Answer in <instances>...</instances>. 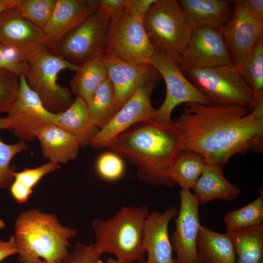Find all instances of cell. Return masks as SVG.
Returning a JSON list of instances; mask_svg holds the SVG:
<instances>
[{
	"instance_id": "obj_1",
	"label": "cell",
	"mask_w": 263,
	"mask_h": 263,
	"mask_svg": "<svg viewBox=\"0 0 263 263\" xmlns=\"http://www.w3.org/2000/svg\"><path fill=\"white\" fill-rule=\"evenodd\" d=\"M181 150L221 167L234 155L261 153L263 147V99L252 110L238 105L188 103L175 120Z\"/></svg>"
},
{
	"instance_id": "obj_2",
	"label": "cell",
	"mask_w": 263,
	"mask_h": 263,
	"mask_svg": "<svg viewBox=\"0 0 263 263\" xmlns=\"http://www.w3.org/2000/svg\"><path fill=\"white\" fill-rule=\"evenodd\" d=\"M106 148L134 165L139 179L149 184L173 187V167L182 150L174 120L137 123L120 133Z\"/></svg>"
},
{
	"instance_id": "obj_3",
	"label": "cell",
	"mask_w": 263,
	"mask_h": 263,
	"mask_svg": "<svg viewBox=\"0 0 263 263\" xmlns=\"http://www.w3.org/2000/svg\"><path fill=\"white\" fill-rule=\"evenodd\" d=\"M77 234L60 224L54 214L37 209L24 210L15 223V243L20 263L64 261L70 240Z\"/></svg>"
},
{
	"instance_id": "obj_4",
	"label": "cell",
	"mask_w": 263,
	"mask_h": 263,
	"mask_svg": "<svg viewBox=\"0 0 263 263\" xmlns=\"http://www.w3.org/2000/svg\"><path fill=\"white\" fill-rule=\"evenodd\" d=\"M149 214L145 206H124L108 220H94L92 224L95 235L94 246L102 254H113L122 262L144 261L143 230Z\"/></svg>"
},
{
	"instance_id": "obj_5",
	"label": "cell",
	"mask_w": 263,
	"mask_h": 263,
	"mask_svg": "<svg viewBox=\"0 0 263 263\" xmlns=\"http://www.w3.org/2000/svg\"><path fill=\"white\" fill-rule=\"evenodd\" d=\"M143 23L155 51L175 58L186 48L193 30L177 0H156Z\"/></svg>"
},
{
	"instance_id": "obj_6",
	"label": "cell",
	"mask_w": 263,
	"mask_h": 263,
	"mask_svg": "<svg viewBox=\"0 0 263 263\" xmlns=\"http://www.w3.org/2000/svg\"><path fill=\"white\" fill-rule=\"evenodd\" d=\"M181 69L213 105H238L252 110L257 104L253 91L234 64Z\"/></svg>"
},
{
	"instance_id": "obj_7",
	"label": "cell",
	"mask_w": 263,
	"mask_h": 263,
	"mask_svg": "<svg viewBox=\"0 0 263 263\" xmlns=\"http://www.w3.org/2000/svg\"><path fill=\"white\" fill-rule=\"evenodd\" d=\"M29 64L25 76L27 84L38 94L45 108L54 113L66 110L75 99L70 89L58 83V75L65 70L76 72L80 66L48 51Z\"/></svg>"
},
{
	"instance_id": "obj_8",
	"label": "cell",
	"mask_w": 263,
	"mask_h": 263,
	"mask_svg": "<svg viewBox=\"0 0 263 263\" xmlns=\"http://www.w3.org/2000/svg\"><path fill=\"white\" fill-rule=\"evenodd\" d=\"M161 77L153 67L128 100L91 139L89 145L96 148H106L112 140L133 125L153 120L157 110L152 105L151 95Z\"/></svg>"
},
{
	"instance_id": "obj_9",
	"label": "cell",
	"mask_w": 263,
	"mask_h": 263,
	"mask_svg": "<svg viewBox=\"0 0 263 263\" xmlns=\"http://www.w3.org/2000/svg\"><path fill=\"white\" fill-rule=\"evenodd\" d=\"M155 51L143 21L130 16L126 11L111 19L105 54L130 63L141 64H149Z\"/></svg>"
},
{
	"instance_id": "obj_10",
	"label": "cell",
	"mask_w": 263,
	"mask_h": 263,
	"mask_svg": "<svg viewBox=\"0 0 263 263\" xmlns=\"http://www.w3.org/2000/svg\"><path fill=\"white\" fill-rule=\"evenodd\" d=\"M111 19L97 12L66 34L51 53L80 66L105 53Z\"/></svg>"
},
{
	"instance_id": "obj_11",
	"label": "cell",
	"mask_w": 263,
	"mask_h": 263,
	"mask_svg": "<svg viewBox=\"0 0 263 263\" xmlns=\"http://www.w3.org/2000/svg\"><path fill=\"white\" fill-rule=\"evenodd\" d=\"M149 64L159 72L166 86L165 100L157 110L153 120L162 122L172 120L171 115L173 110L182 103L212 104L210 100L187 78L175 57L155 51Z\"/></svg>"
},
{
	"instance_id": "obj_12",
	"label": "cell",
	"mask_w": 263,
	"mask_h": 263,
	"mask_svg": "<svg viewBox=\"0 0 263 263\" xmlns=\"http://www.w3.org/2000/svg\"><path fill=\"white\" fill-rule=\"evenodd\" d=\"M3 117L5 129L24 141H33L44 126L55 124L57 113L44 106L38 94L28 86L25 76H19V90L11 109Z\"/></svg>"
},
{
	"instance_id": "obj_13",
	"label": "cell",
	"mask_w": 263,
	"mask_h": 263,
	"mask_svg": "<svg viewBox=\"0 0 263 263\" xmlns=\"http://www.w3.org/2000/svg\"><path fill=\"white\" fill-rule=\"evenodd\" d=\"M181 69H202L233 64L221 28L193 29L189 40L175 57Z\"/></svg>"
},
{
	"instance_id": "obj_14",
	"label": "cell",
	"mask_w": 263,
	"mask_h": 263,
	"mask_svg": "<svg viewBox=\"0 0 263 263\" xmlns=\"http://www.w3.org/2000/svg\"><path fill=\"white\" fill-rule=\"evenodd\" d=\"M16 6L0 15V40L29 63L48 51L46 38L43 30L22 18Z\"/></svg>"
},
{
	"instance_id": "obj_15",
	"label": "cell",
	"mask_w": 263,
	"mask_h": 263,
	"mask_svg": "<svg viewBox=\"0 0 263 263\" xmlns=\"http://www.w3.org/2000/svg\"><path fill=\"white\" fill-rule=\"evenodd\" d=\"M232 15L221 31L235 65L239 71L242 62L257 41L263 37V24L250 14L246 0H234Z\"/></svg>"
},
{
	"instance_id": "obj_16",
	"label": "cell",
	"mask_w": 263,
	"mask_h": 263,
	"mask_svg": "<svg viewBox=\"0 0 263 263\" xmlns=\"http://www.w3.org/2000/svg\"><path fill=\"white\" fill-rule=\"evenodd\" d=\"M180 207L175 217V229L170 237L176 263H198L197 239L201 224L199 204L190 190L180 192Z\"/></svg>"
},
{
	"instance_id": "obj_17",
	"label": "cell",
	"mask_w": 263,
	"mask_h": 263,
	"mask_svg": "<svg viewBox=\"0 0 263 263\" xmlns=\"http://www.w3.org/2000/svg\"><path fill=\"white\" fill-rule=\"evenodd\" d=\"M97 0H56L52 15L43 29L51 52L69 32L94 15Z\"/></svg>"
},
{
	"instance_id": "obj_18",
	"label": "cell",
	"mask_w": 263,
	"mask_h": 263,
	"mask_svg": "<svg viewBox=\"0 0 263 263\" xmlns=\"http://www.w3.org/2000/svg\"><path fill=\"white\" fill-rule=\"evenodd\" d=\"M178 210L171 207L163 213L153 211L149 213L144 224L143 248L148 254L147 263H176L172 257V246L169 235L170 221Z\"/></svg>"
},
{
	"instance_id": "obj_19",
	"label": "cell",
	"mask_w": 263,
	"mask_h": 263,
	"mask_svg": "<svg viewBox=\"0 0 263 263\" xmlns=\"http://www.w3.org/2000/svg\"><path fill=\"white\" fill-rule=\"evenodd\" d=\"M101 58L106 67L108 78L114 89L116 113L149 75L153 67L149 63H130L105 53Z\"/></svg>"
},
{
	"instance_id": "obj_20",
	"label": "cell",
	"mask_w": 263,
	"mask_h": 263,
	"mask_svg": "<svg viewBox=\"0 0 263 263\" xmlns=\"http://www.w3.org/2000/svg\"><path fill=\"white\" fill-rule=\"evenodd\" d=\"M192 28H221L232 14L231 1L226 0H179Z\"/></svg>"
},
{
	"instance_id": "obj_21",
	"label": "cell",
	"mask_w": 263,
	"mask_h": 263,
	"mask_svg": "<svg viewBox=\"0 0 263 263\" xmlns=\"http://www.w3.org/2000/svg\"><path fill=\"white\" fill-rule=\"evenodd\" d=\"M192 189L193 195L199 205L215 199L234 200L241 193L239 188L225 178L222 167L215 164H206Z\"/></svg>"
},
{
	"instance_id": "obj_22",
	"label": "cell",
	"mask_w": 263,
	"mask_h": 263,
	"mask_svg": "<svg viewBox=\"0 0 263 263\" xmlns=\"http://www.w3.org/2000/svg\"><path fill=\"white\" fill-rule=\"evenodd\" d=\"M37 138L44 157L58 164L75 159L81 147L75 136L55 124L43 127Z\"/></svg>"
},
{
	"instance_id": "obj_23",
	"label": "cell",
	"mask_w": 263,
	"mask_h": 263,
	"mask_svg": "<svg viewBox=\"0 0 263 263\" xmlns=\"http://www.w3.org/2000/svg\"><path fill=\"white\" fill-rule=\"evenodd\" d=\"M198 263H236V253L230 235L201 225L197 239Z\"/></svg>"
},
{
	"instance_id": "obj_24",
	"label": "cell",
	"mask_w": 263,
	"mask_h": 263,
	"mask_svg": "<svg viewBox=\"0 0 263 263\" xmlns=\"http://www.w3.org/2000/svg\"><path fill=\"white\" fill-rule=\"evenodd\" d=\"M55 124L75 136L81 147L89 145L99 130L90 117L87 103L79 96L66 110L57 113Z\"/></svg>"
},
{
	"instance_id": "obj_25",
	"label": "cell",
	"mask_w": 263,
	"mask_h": 263,
	"mask_svg": "<svg viewBox=\"0 0 263 263\" xmlns=\"http://www.w3.org/2000/svg\"><path fill=\"white\" fill-rule=\"evenodd\" d=\"M108 78L105 65L101 57H96L80 66L70 81L71 91L88 103L95 92Z\"/></svg>"
},
{
	"instance_id": "obj_26",
	"label": "cell",
	"mask_w": 263,
	"mask_h": 263,
	"mask_svg": "<svg viewBox=\"0 0 263 263\" xmlns=\"http://www.w3.org/2000/svg\"><path fill=\"white\" fill-rule=\"evenodd\" d=\"M227 233L238 256L236 263H263V223Z\"/></svg>"
},
{
	"instance_id": "obj_27",
	"label": "cell",
	"mask_w": 263,
	"mask_h": 263,
	"mask_svg": "<svg viewBox=\"0 0 263 263\" xmlns=\"http://www.w3.org/2000/svg\"><path fill=\"white\" fill-rule=\"evenodd\" d=\"M60 167L59 164L49 161L35 168H25L21 171H16L14 181L9 187L11 195L18 203L27 202L34 188L41 179Z\"/></svg>"
},
{
	"instance_id": "obj_28",
	"label": "cell",
	"mask_w": 263,
	"mask_h": 263,
	"mask_svg": "<svg viewBox=\"0 0 263 263\" xmlns=\"http://www.w3.org/2000/svg\"><path fill=\"white\" fill-rule=\"evenodd\" d=\"M90 117L99 130L105 126L116 113L115 91L107 78L87 103Z\"/></svg>"
},
{
	"instance_id": "obj_29",
	"label": "cell",
	"mask_w": 263,
	"mask_h": 263,
	"mask_svg": "<svg viewBox=\"0 0 263 263\" xmlns=\"http://www.w3.org/2000/svg\"><path fill=\"white\" fill-rule=\"evenodd\" d=\"M206 164L203 157L195 152L184 150L179 152L174 163L173 174L181 189H192Z\"/></svg>"
},
{
	"instance_id": "obj_30",
	"label": "cell",
	"mask_w": 263,
	"mask_h": 263,
	"mask_svg": "<svg viewBox=\"0 0 263 263\" xmlns=\"http://www.w3.org/2000/svg\"><path fill=\"white\" fill-rule=\"evenodd\" d=\"M257 101L263 99V37L244 59L239 70Z\"/></svg>"
},
{
	"instance_id": "obj_31",
	"label": "cell",
	"mask_w": 263,
	"mask_h": 263,
	"mask_svg": "<svg viewBox=\"0 0 263 263\" xmlns=\"http://www.w3.org/2000/svg\"><path fill=\"white\" fill-rule=\"evenodd\" d=\"M240 208L228 211L224 218L226 233L250 227L263 223V195Z\"/></svg>"
},
{
	"instance_id": "obj_32",
	"label": "cell",
	"mask_w": 263,
	"mask_h": 263,
	"mask_svg": "<svg viewBox=\"0 0 263 263\" xmlns=\"http://www.w3.org/2000/svg\"><path fill=\"white\" fill-rule=\"evenodd\" d=\"M3 129H5L3 117H0V131ZM27 148L24 141L19 140L15 144H7L0 138V189L10 187L16 172V168L10 166V162L17 154Z\"/></svg>"
},
{
	"instance_id": "obj_33",
	"label": "cell",
	"mask_w": 263,
	"mask_h": 263,
	"mask_svg": "<svg viewBox=\"0 0 263 263\" xmlns=\"http://www.w3.org/2000/svg\"><path fill=\"white\" fill-rule=\"evenodd\" d=\"M56 0H19L16 6L20 15L43 29L54 11Z\"/></svg>"
},
{
	"instance_id": "obj_34",
	"label": "cell",
	"mask_w": 263,
	"mask_h": 263,
	"mask_svg": "<svg viewBox=\"0 0 263 263\" xmlns=\"http://www.w3.org/2000/svg\"><path fill=\"white\" fill-rule=\"evenodd\" d=\"M19 90V76L0 68V113H8L18 97Z\"/></svg>"
},
{
	"instance_id": "obj_35",
	"label": "cell",
	"mask_w": 263,
	"mask_h": 263,
	"mask_svg": "<svg viewBox=\"0 0 263 263\" xmlns=\"http://www.w3.org/2000/svg\"><path fill=\"white\" fill-rule=\"evenodd\" d=\"M95 169L101 178L112 182L123 176L125 166L120 156L113 151L107 152L101 154L97 158Z\"/></svg>"
},
{
	"instance_id": "obj_36",
	"label": "cell",
	"mask_w": 263,
	"mask_h": 263,
	"mask_svg": "<svg viewBox=\"0 0 263 263\" xmlns=\"http://www.w3.org/2000/svg\"><path fill=\"white\" fill-rule=\"evenodd\" d=\"M0 68L26 76L29 68L27 61L0 40Z\"/></svg>"
},
{
	"instance_id": "obj_37",
	"label": "cell",
	"mask_w": 263,
	"mask_h": 263,
	"mask_svg": "<svg viewBox=\"0 0 263 263\" xmlns=\"http://www.w3.org/2000/svg\"><path fill=\"white\" fill-rule=\"evenodd\" d=\"M101 255L94 245L77 243L63 263H103Z\"/></svg>"
},
{
	"instance_id": "obj_38",
	"label": "cell",
	"mask_w": 263,
	"mask_h": 263,
	"mask_svg": "<svg viewBox=\"0 0 263 263\" xmlns=\"http://www.w3.org/2000/svg\"><path fill=\"white\" fill-rule=\"evenodd\" d=\"M156 0H125V11L130 16L143 21Z\"/></svg>"
},
{
	"instance_id": "obj_39",
	"label": "cell",
	"mask_w": 263,
	"mask_h": 263,
	"mask_svg": "<svg viewBox=\"0 0 263 263\" xmlns=\"http://www.w3.org/2000/svg\"><path fill=\"white\" fill-rule=\"evenodd\" d=\"M97 12L100 14L115 18L125 11V0H97Z\"/></svg>"
},
{
	"instance_id": "obj_40",
	"label": "cell",
	"mask_w": 263,
	"mask_h": 263,
	"mask_svg": "<svg viewBox=\"0 0 263 263\" xmlns=\"http://www.w3.org/2000/svg\"><path fill=\"white\" fill-rule=\"evenodd\" d=\"M17 254L14 236L6 241L0 240V263L7 258Z\"/></svg>"
},
{
	"instance_id": "obj_41",
	"label": "cell",
	"mask_w": 263,
	"mask_h": 263,
	"mask_svg": "<svg viewBox=\"0 0 263 263\" xmlns=\"http://www.w3.org/2000/svg\"><path fill=\"white\" fill-rule=\"evenodd\" d=\"M251 15L258 22L263 24V0H246Z\"/></svg>"
},
{
	"instance_id": "obj_42",
	"label": "cell",
	"mask_w": 263,
	"mask_h": 263,
	"mask_svg": "<svg viewBox=\"0 0 263 263\" xmlns=\"http://www.w3.org/2000/svg\"><path fill=\"white\" fill-rule=\"evenodd\" d=\"M19 0H0V15L5 10L16 6Z\"/></svg>"
},
{
	"instance_id": "obj_43",
	"label": "cell",
	"mask_w": 263,
	"mask_h": 263,
	"mask_svg": "<svg viewBox=\"0 0 263 263\" xmlns=\"http://www.w3.org/2000/svg\"><path fill=\"white\" fill-rule=\"evenodd\" d=\"M105 263H128L122 262L118 261L116 259L110 258L108 259Z\"/></svg>"
},
{
	"instance_id": "obj_44",
	"label": "cell",
	"mask_w": 263,
	"mask_h": 263,
	"mask_svg": "<svg viewBox=\"0 0 263 263\" xmlns=\"http://www.w3.org/2000/svg\"><path fill=\"white\" fill-rule=\"evenodd\" d=\"M38 263H63V261H57L54 263H47L44 261H40Z\"/></svg>"
},
{
	"instance_id": "obj_45",
	"label": "cell",
	"mask_w": 263,
	"mask_h": 263,
	"mask_svg": "<svg viewBox=\"0 0 263 263\" xmlns=\"http://www.w3.org/2000/svg\"><path fill=\"white\" fill-rule=\"evenodd\" d=\"M137 263H147L146 262V261H142Z\"/></svg>"
},
{
	"instance_id": "obj_46",
	"label": "cell",
	"mask_w": 263,
	"mask_h": 263,
	"mask_svg": "<svg viewBox=\"0 0 263 263\" xmlns=\"http://www.w3.org/2000/svg\"></svg>"
}]
</instances>
